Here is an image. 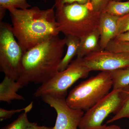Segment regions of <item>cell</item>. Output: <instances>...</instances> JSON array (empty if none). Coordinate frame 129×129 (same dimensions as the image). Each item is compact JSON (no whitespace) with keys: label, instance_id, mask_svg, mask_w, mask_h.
Returning a JSON list of instances; mask_svg holds the SVG:
<instances>
[{"label":"cell","instance_id":"obj_1","mask_svg":"<svg viewBox=\"0 0 129 129\" xmlns=\"http://www.w3.org/2000/svg\"><path fill=\"white\" fill-rule=\"evenodd\" d=\"M55 8L53 6L45 10L37 6L25 9H8L13 32L24 53L59 35Z\"/></svg>","mask_w":129,"mask_h":129},{"label":"cell","instance_id":"obj_2","mask_svg":"<svg viewBox=\"0 0 129 129\" xmlns=\"http://www.w3.org/2000/svg\"><path fill=\"white\" fill-rule=\"evenodd\" d=\"M67 38L53 36L24 53L17 81L23 86L43 84L58 72Z\"/></svg>","mask_w":129,"mask_h":129},{"label":"cell","instance_id":"obj_3","mask_svg":"<svg viewBox=\"0 0 129 129\" xmlns=\"http://www.w3.org/2000/svg\"><path fill=\"white\" fill-rule=\"evenodd\" d=\"M59 32L81 39L99 27L101 13L95 12L91 2L66 4L56 8Z\"/></svg>","mask_w":129,"mask_h":129},{"label":"cell","instance_id":"obj_4","mask_svg":"<svg viewBox=\"0 0 129 129\" xmlns=\"http://www.w3.org/2000/svg\"><path fill=\"white\" fill-rule=\"evenodd\" d=\"M112 87L110 73L101 71L72 89L66 102L71 108L86 112L108 94Z\"/></svg>","mask_w":129,"mask_h":129},{"label":"cell","instance_id":"obj_5","mask_svg":"<svg viewBox=\"0 0 129 129\" xmlns=\"http://www.w3.org/2000/svg\"><path fill=\"white\" fill-rule=\"evenodd\" d=\"M90 72L84 58H76L64 70L58 71L50 79L42 84L34 96L36 98L45 95L65 97L68 90L74 83L79 79L87 77Z\"/></svg>","mask_w":129,"mask_h":129},{"label":"cell","instance_id":"obj_6","mask_svg":"<svg viewBox=\"0 0 129 129\" xmlns=\"http://www.w3.org/2000/svg\"><path fill=\"white\" fill-rule=\"evenodd\" d=\"M13 34L12 25L0 23V70L7 76L17 81L24 52Z\"/></svg>","mask_w":129,"mask_h":129},{"label":"cell","instance_id":"obj_7","mask_svg":"<svg viewBox=\"0 0 129 129\" xmlns=\"http://www.w3.org/2000/svg\"><path fill=\"white\" fill-rule=\"evenodd\" d=\"M123 90H112L106 96L84 114L79 129H103L104 119L110 114L117 113L122 105Z\"/></svg>","mask_w":129,"mask_h":129},{"label":"cell","instance_id":"obj_8","mask_svg":"<svg viewBox=\"0 0 129 129\" xmlns=\"http://www.w3.org/2000/svg\"><path fill=\"white\" fill-rule=\"evenodd\" d=\"M42 101L55 110L57 118L52 129H77L84 112L74 109L67 104L64 97L45 95L41 97Z\"/></svg>","mask_w":129,"mask_h":129},{"label":"cell","instance_id":"obj_9","mask_svg":"<svg viewBox=\"0 0 129 129\" xmlns=\"http://www.w3.org/2000/svg\"><path fill=\"white\" fill-rule=\"evenodd\" d=\"M91 71H110L129 68V52H115L104 50L83 58Z\"/></svg>","mask_w":129,"mask_h":129},{"label":"cell","instance_id":"obj_10","mask_svg":"<svg viewBox=\"0 0 129 129\" xmlns=\"http://www.w3.org/2000/svg\"><path fill=\"white\" fill-rule=\"evenodd\" d=\"M119 17L106 12L101 13L98 29L102 50H105L109 42L115 37Z\"/></svg>","mask_w":129,"mask_h":129},{"label":"cell","instance_id":"obj_11","mask_svg":"<svg viewBox=\"0 0 129 129\" xmlns=\"http://www.w3.org/2000/svg\"><path fill=\"white\" fill-rule=\"evenodd\" d=\"M23 86L20 82L5 76L0 83V101L11 103L14 100L24 101V97L17 93Z\"/></svg>","mask_w":129,"mask_h":129},{"label":"cell","instance_id":"obj_12","mask_svg":"<svg viewBox=\"0 0 129 129\" xmlns=\"http://www.w3.org/2000/svg\"><path fill=\"white\" fill-rule=\"evenodd\" d=\"M100 39V33L98 28L81 38L77 58H83L90 53L102 50Z\"/></svg>","mask_w":129,"mask_h":129},{"label":"cell","instance_id":"obj_13","mask_svg":"<svg viewBox=\"0 0 129 129\" xmlns=\"http://www.w3.org/2000/svg\"><path fill=\"white\" fill-rule=\"evenodd\" d=\"M67 52L62 58L58 68V72L63 71L68 67L73 58L77 55L80 42V39L71 35L66 36Z\"/></svg>","mask_w":129,"mask_h":129},{"label":"cell","instance_id":"obj_14","mask_svg":"<svg viewBox=\"0 0 129 129\" xmlns=\"http://www.w3.org/2000/svg\"><path fill=\"white\" fill-rule=\"evenodd\" d=\"M109 72L112 81L113 90L121 89L129 85V68Z\"/></svg>","mask_w":129,"mask_h":129},{"label":"cell","instance_id":"obj_15","mask_svg":"<svg viewBox=\"0 0 129 129\" xmlns=\"http://www.w3.org/2000/svg\"><path fill=\"white\" fill-rule=\"evenodd\" d=\"M122 90L123 99L121 107L114 116L107 121V123H112L124 118L129 119V85Z\"/></svg>","mask_w":129,"mask_h":129},{"label":"cell","instance_id":"obj_16","mask_svg":"<svg viewBox=\"0 0 129 129\" xmlns=\"http://www.w3.org/2000/svg\"><path fill=\"white\" fill-rule=\"evenodd\" d=\"M120 17L129 13V1L125 2L113 0L109 3L103 12Z\"/></svg>","mask_w":129,"mask_h":129},{"label":"cell","instance_id":"obj_17","mask_svg":"<svg viewBox=\"0 0 129 129\" xmlns=\"http://www.w3.org/2000/svg\"><path fill=\"white\" fill-rule=\"evenodd\" d=\"M28 113L24 112L17 119L1 129H26L34 123L29 122L28 119Z\"/></svg>","mask_w":129,"mask_h":129},{"label":"cell","instance_id":"obj_18","mask_svg":"<svg viewBox=\"0 0 129 129\" xmlns=\"http://www.w3.org/2000/svg\"><path fill=\"white\" fill-rule=\"evenodd\" d=\"M30 6L27 0H0V8L7 9L11 8L25 9Z\"/></svg>","mask_w":129,"mask_h":129},{"label":"cell","instance_id":"obj_19","mask_svg":"<svg viewBox=\"0 0 129 129\" xmlns=\"http://www.w3.org/2000/svg\"><path fill=\"white\" fill-rule=\"evenodd\" d=\"M105 50L115 52H129V42L114 39L109 42Z\"/></svg>","mask_w":129,"mask_h":129},{"label":"cell","instance_id":"obj_20","mask_svg":"<svg viewBox=\"0 0 129 129\" xmlns=\"http://www.w3.org/2000/svg\"><path fill=\"white\" fill-rule=\"evenodd\" d=\"M33 107V102H32L25 107L19 109L7 110L1 108H0V121L2 122L3 120L10 118L15 114L20 112L21 111L28 113L31 111Z\"/></svg>","mask_w":129,"mask_h":129},{"label":"cell","instance_id":"obj_21","mask_svg":"<svg viewBox=\"0 0 129 129\" xmlns=\"http://www.w3.org/2000/svg\"><path fill=\"white\" fill-rule=\"evenodd\" d=\"M129 31V13L119 17L117 23L116 36Z\"/></svg>","mask_w":129,"mask_h":129},{"label":"cell","instance_id":"obj_22","mask_svg":"<svg viewBox=\"0 0 129 129\" xmlns=\"http://www.w3.org/2000/svg\"><path fill=\"white\" fill-rule=\"evenodd\" d=\"M113 0H91L93 10L97 12H103L108 5Z\"/></svg>","mask_w":129,"mask_h":129},{"label":"cell","instance_id":"obj_23","mask_svg":"<svg viewBox=\"0 0 129 129\" xmlns=\"http://www.w3.org/2000/svg\"><path fill=\"white\" fill-rule=\"evenodd\" d=\"M90 2H91V0H55V4L53 6L55 8H56L66 4H72L74 3L85 4Z\"/></svg>","mask_w":129,"mask_h":129},{"label":"cell","instance_id":"obj_24","mask_svg":"<svg viewBox=\"0 0 129 129\" xmlns=\"http://www.w3.org/2000/svg\"><path fill=\"white\" fill-rule=\"evenodd\" d=\"M118 41L129 42V31L118 35L114 39Z\"/></svg>","mask_w":129,"mask_h":129},{"label":"cell","instance_id":"obj_25","mask_svg":"<svg viewBox=\"0 0 129 129\" xmlns=\"http://www.w3.org/2000/svg\"><path fill=\"white\" fill-rule=\"evenodd\" d=\"M53 127H48L45 125H39L37 123H34L32 125L28 127L26 129H52Z\"/></svg>","mask_w":129,"mask_h":129},{"label":"cell","instance_id":"obj_26","mask_svg":"<svg viewBox=\"0 0 129 129\" xmlns=\"http://www.w3.org/2000/svg\"><path fill=\"white\" fill-rule=\"evenodd\" d=\"M6 10L7 9H5V8H0V20H1V22L5 16Z\"/></svg>","mask_w":129,"mask_h":129},{"label":"cell","instance_id":"obj_27","mask_svg":"<svg viewBox=\"0 0 129 129\" xmlns=\"http://www.w3.org/2000/svg\"><path fill=\"white\" fill-rule=\"evenodd\" d=\"M103 129H122V128L118 126V125H109V126H106V127H104V128Z\"/></svg>","mask_w":129,"mask_h":129},{"label":"cell","instance_id":"obj_28","mask_svg":"<svg viewBox=\"0 0 129 129\" xmlns=\"http://www.w3.org/2000/svg\"><path fill=\"white\" fill-rule=\"evenodd\" d=\"M42 1H43L44 2L46 3L47 2V1H48V0H42Z\"/></svg>","mask_w":129,"mask_h":129},{"label":"cell","instance_id":"obj_29","mask_svg":"<svg viewBox=\"0 0 129 129\" xmlns=\"http://www.w3.org/2000/svg\"><path fill=\"white\" fill-rule=\"evenodd\" d=\"M114 1H120V0H114Z\"/></svg>","mask_w":129,"mask_h":129}]
</instances>
